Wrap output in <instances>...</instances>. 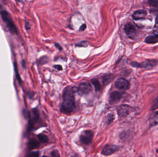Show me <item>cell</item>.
Returning a JSON list of instances; mask_svg holds the SVG:
<instances>
[{
	"label": "cell",
	"mask_w": 158,
	"mask_h": 157,
	"mask_svg": "<svg viewBox=\"0 0 158 157\" xmlns=\"http://www.w3.org/2000/svg\"><path fill=\"white\" fill-rule=\"evenodd\" d=\"M77 88H66L63 94V101L61 105L60 111L62 113L70 114L75 110V98L74 94L77 92Z\"/></svg>",
	"instance_id": "1"
},
{
	"label": "cell",
	"mask_w": 158,
	"mask_h": 157,
	"mask_svg": "<svg viewBox=\"0 0 158 157\" xmlns=\"http://www.w3.org/2000/svg\"><path fill=\"white\" fill-rule=\"evenodd\" d=\"M0 14L4 22L7 24L8 29L12 33L17 34L18 31L16 27L15 24L11 18L10 15L6 10L2 8L0 5Z\"/></svg>",
	"instance_id": "2"
},
{
	"label": "cell",
	"mask_w": 158,
	"mask_h": 157,
	"mask_svg": "<svg viewBox=\"0 0 158 157\" xmlns=\"http://www.w3.org/2000/svg\"><path fill=\"white\" fill-rule=\"evenodd\" d=\"M94 133L91 130H85L81 133L80 141L84 145H89L93 140Z\"/></svg>",
	"instance_id": "3"
},
{
	"label": "cell",
	"mask_w": 158,
	"mask_h": 157,
	"mask_svg": "<svg viewBox=\"0 0 158 157\" xmlns=\"http://www.w3.org/2000/svg\"><path fill=\"white\" fill-rule=\"evenodd\" d=\"M132 111V107L127 105H122L117 108V114L120 118L127 116Z\"/></svg>",
	"instance_id": "4"
},
{
	"label": "cell",
	"mask_w": 158,
	"mask_h": 157,
	"mask_svg": "<svg viewBox=\"0 0 158 157\" xmlns=\"http://www.w3.org/2000/svg\"><path fill=\"white\" fill-rule=\"evenodd\" d=\"M157 64V62L155 60H147L146 61L140 63L133 62L131 63V65L133 67L148 68L154 67Z\"/></svg>",
	"instance_id": "5"
},
{
	"label": "cell",
	"mask_w": 158,
	"mask_h": 157,
	"mask_svg": "<svg viewBox=\"0 0 158 157\" xmlns=\"http://www.w3.org/2000/svg\"><path fill=\"white\" fill-rule=\"evenodd\" d=\"M119 147L117 145L112 144H106L103 148L101 154L105 156H110L117 152Z\"/></svg>",
	"instance_id": "6"
},
{
	"label": "cell",
	"mask_w": 158,
	"mask_h": 157,
	"mask_svg": "<svg viewBox=\"0 0 158 157\" xmlns=\"http://www.w3.org/2000/svg\"><path fill=\"white\" fill-rule=\"evenodd\" d=\"M124 30L125 33L129 38H135L137 35V31L136 27L131 23H128L125 25Z\"/></svg>",
	"instance_id": "7"
},
{
	"label": "cell",
	"mask_w": 158,
	"mask_h": 157,
	"mask_svg": "<svg viewBox=\"0 0 158 157\" xmlns=\"http://www.w3.org/2000/svg\"><path fill=\"white\" fill-rule=\"evenodd\" d=\"M115 87L121 90H126L129 89L130 84L125 78H119L115 82Z\"/></svg>",
	"instance_id": "8"
},
{
	"label": "cell",
	"mask_w": 158,
	"mask_h": 157,
	"mask_svg": "<svg viewBox=\"0 0 158 157\" xmlns=\"http://www.w3.org/2000/svg\"><path fill=\"white\" fill-rule=\"evenodd\" d=\"M91 84L88 82H83L80 84L78 88H77V92L79 95H83L89 93L92 90Z\"/></svg>",
	"instance_id": "9"
},
{
	"label": "cell",
	"mask_w": 158,
	"mask_h": 157,
	"mask_svg": "<svg viewBox=\"0 0 158 157\" xmlns=\"http://www.w3.org/2000/svg\"><path fill=\"white\" fill-rule=\"evenodd\" d=\"M123 95L124 93L123 92H117V91L112 92L110 96L109 99L110 103L114 104L118 102L122 98Z\"/></svg>",
	"instance_id": "10"
},
{
	"label": "cell",
	"mask_w": 158,
	"mask_h": 157,
	"mask_svg": "<svg viewBox=\"0 0 158 157\" xmlns=\"http://www.w3.org/2000/svg\"><path fill=\"white\" fill-rule=\"evenodd\" d=\"M147 15L146 10H139L135 11L133 14L132 17L134 20H139L145 18Z\"/></svg>",
	"instance_id": "11"
},
{
	"label": "cell",
	"mask_w": 158,
	"mask_h": 157,
	"mask_svg": "<svg viewBox=\"0 0 158 157\" xmlns=\"http://www.w3.org/2000/svg\"><path fill=\"white\" fill-rule=\"evenodd\" d=\"M145 43L148 44H154L158 42V34L148 36L145 39Z\"/></svg>",
	"instance_id": "12"
},
{
	"label": "cell",
	"mask_w": 158,
	"mask_h": 157,
	"mask_svg": "<svg viewBox=\"0 0 158 157\" xmlns=\"http://www.w3.org/2000/svg\"><path fill=\"white\" fill-rule=\"evenodd\" d=\"M39 146V143L36 140L32 139L30 140L28 144V147L30 150L34 149Z\"/></svg>",
	"instance_id": "13"
},
{
	"label": "cell",
	"mask_w": 158,
	"mask_h": 157,
	"mask_svg": "<svg viewBox=\"0 0 158 157\" xmlns=\"http://www.w3.org/2000/svg\"><path fill=\"white\" fill-rule=\"evenodd\" d=\"M112 75L111 74L105 75L102 77V82L104 85H107L111 82L112 79Z\"/></svg>",
	"instance_id": "14"
},
{
	"label": "cell",
	"mask_w": 158,
	"mask_h": 157,
	"mask_svg": "<svg viewBox=\"0 0 158 157\" xmlns=\"http://www.w3.org/2000/svg\"><path fill=\"white\" fill-rule=\"evenodd\" d=\"M92 84L94 86L96 91H100L101 89V85L100 82L97 79H93L91 80Z\"/></svg>",
	"instance_id": "15"
},
{
	"label": "cell",
	"mask_w": 158,
	"mask_h": 157,
	"mask_svg": "<svg viewBox=\"0 0 158 157\" xmlns=\"http://www.w3.org/2000/svg\"><path fill=\"white\" fill-rule=\"evenodd\" d=\"M38 138L40 142L43 143H46L49 141V138L45 134H39L38 135Z\"/></svg>",
	"instance_id": "16"
},
{
	"label": "cell",
	"mask_w": 158,
	"mask_h": 157,
	"mask_svg": "<svg viewBox=\"0 0 158 157\" xmlns=\"http://www.w3.org/2000/svg\"><path fill=\"white\" fill-rule=\"evenodd\" d=\"M158 122V111L155 112L151 117V122L152 124H155Z\"/></svg>",
	"instance_id": "17"
},
{
	"label": "cell",
	"mask_w": 158,
	"mask_h": 157,
	"mask_svg": "<svg viewBox=\"0 0 158 157\" xmlns=\"http://www.w3.org/2000/svg\"><path fill=\"white\" fill-rule=\"evenodd\" d=\"M114 120V114L112 113H110L108 114L107 116V119H106V123L107 124H110L113 122Z\"/></svg>",
	"instance_id": "18"
},
{
	"label": "cell",
	"mask_w": 158,
	"mask_h": 157,
	"mask_svg": "<svg viewBox=\"0 0 158 157\" xmlns=\"http://www.w3.org/2000/svg\"><path fill=\"white\" fill-rule=\"evenodd\" d=\"M151 108L153 110H154L158 108V96L153 101Z\"/></svg>",
	"instance_id": "19"
},
{
	"label": "cell",
	"mask_w": 158,
	"mask_h": 157,
	"mask_svg": "<svg viewBox=\"0 0 158 157\" xmlns=\"http://www.w3.org/2000/svg\"><path fill=\"white\" fill-rule=\"evenodd\" d=\"M51 155L52 157H61L60 153L58 149L52 151L51 152Z\"/></svg>",
	"instance_id": "20"
},
{
	"label": "cell",
	"mask_w": 158,
	"mask_h": 157,
	"mask_svg": "<svg viewBox=\"0 0 158 157\" xmlns=\"http://www.w3.org/2000/svg\"><path fill=\"white\" fill-rule=\"evenodd\" d=\"M48 61V59L46 56H44L39 59V63L40 64H44L47 63Z\"/></svg>",
	"instance_id": "21"
},
{
	"label": "cell",
	"mask_w": 158,
	"mask_h": 157,
	"mask_svg": "<svg viewBox=\"0 0 158 157\" xmlns=\"http://www.w3.org/2000/svg\"><path fill=\"white\" fill-rule=\"evenodd\" d=\"M15 71L16 76L17 80H18V81L20 83L21 81V79H20V76L19 75V72L18 71V69H17V65L16 64V62H15Z\"/></svg>",
	"instance_id": "22"
},
{
	"label": "cell",
	"mask_w": 158,
	"mask_h": 157,
	"mask_svg": "<svg viewBox=\"0 0 158 157\" xmlns=\"http://www.w3.org/2000/svg\"><path fill=\"white\" fill-rule=\"evenodd\" d=\"M88 45V42L86 41H82L81 43H79L78 44H77L76 46L78 47H86Z\"/></svg>",
	"instance_id": "23"
},
{
	"label": "cell",
	"mask_w": 158,
	"mask_h": 157,
	"mask_svg": "<svg viewBox=\"0 0 158 157\" xmlns=\"http://www.w3.org/2000/svg\"><path fill=\"white\" fill-rule=\"evenodd\" d=\"M27 157H39V152L38 151L32 152L29 154Z\"/></svg>",
	"instance_id": "24"
},
{
	"label": "cell",
	"mask_w": 158,
	"mask_h": 157,
	"mask_svg": "<svg viewBox=\"0 0 158 157\" xmlns=\"http://www.w3.org/2000/svg\"><path fill=\"white\" fill-rule=\"evenodd\" d=\"M148 3L150 5L153 7H157L158 5V2L157 1H149Z\"/></svg>",
	"instance_id": "25"
},
{
	"label": "cell",
	"mask_w": 158,
	"mask_h": 157,
	"mask_svg": "<svg viewBox=\"0 0 158 157\" xmlns=\"http://www.w3.org/2000/svg\"><path fill=\"white\" fill-rule=\"evenodd\" d=\"M54 67L58 70H62V67L61 65H55Z\"/></svg>",
	"instance_id": "26"
},
{
	"label": "cell",
	"mask_w": 158,
	"mask_h": 157,
	"mask_svg": "<svg viewBox=\"0 0 158 157\" xmlns=\"http://www.w3.org/2000/svg\"><path fill=\"white\" fill-rule=\"evenodd\" d=\"M86 28V25L85 24H82V25L81 27H80V30H80V31H83L85 30Z\"/></svg>",
	"instance_id": "27"
},
{
	"label": "cell",
	"mask_w": 158,
	"mask_h": 157,
	"mask_svg": "<svg viewBox=\"0 0 158 157\" xmlns=\"http://www.w3.org/2000/svg\"><path fill=\"white\" fill-rule=\"evenodd\" d=\"M55 47L58 48V49L59 50H62V46H61L60 44H58V43H55Z\"/></svg>",
	"instance_id": "28"
},
{
	"label": "cell",
	"mask_w": 158,
	"mask_h": 157,
	"mask_svg": "<svg viewBox=\"0 0 158 157\" xmlns=\"http://www.w3.org/2000/svg\"><path fill=\"white\" fill-rule=\"evenodd\" d=\"M70 157H78V156L77 154H74V155H73V156H71Z\"/></svg>",
	"instance_id": "29"
},
{
	"label": "cell",
	"mask_w": 158,
	"mask_h": 157,
	"mask_svg": "<svg viewBox=\"0 0 158 157\" xmlns=\"http://www.w3.org/2000/svg\"><path fill=\"white\" fill-rule=\"evenodd\" d=\"M156 22L158 23V17L157 18V19H156Z\"/></svg>",
	"instance_id": "30"
},
{
	"label": "cell",
	"mask_w": 158,
	"mask_h": 157,
	"mask_svg": "<svg viewBox=\"0 0 158 157\" xmlns=\"http://www.w3.org/2000/svg\"><path fill=\"white\" fill-rule=\"evenodd\" d=\"M157 151V153H158V149H157V151Z\"/></svg>",
	"instance_id": "31"
},
{
	"label": "cell",
	"mask_w": 158,
	"mask_h": 157,
	"mask_svg": "<svg viewBox=\"0 0 158 157\" xmlns=\"http://www.w3.org/2000/svg\"><path fill=\"white\" fill-rule=\"evenodd\" d=\"M43 157H47V156H43Z\"/></svg>",
	"instance_id": "32"
}]
</instances>
